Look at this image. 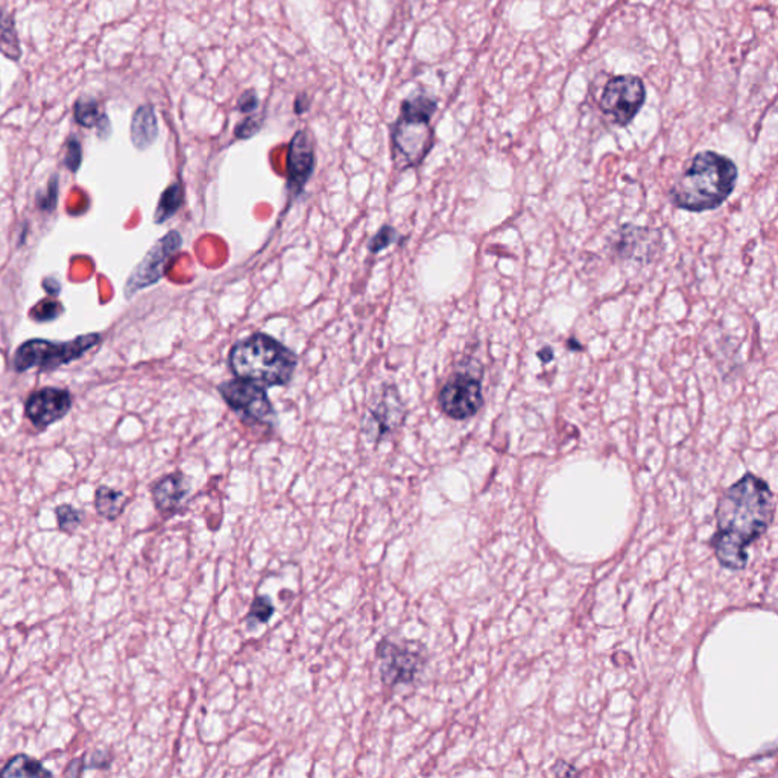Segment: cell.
I'll return each mask as SVG.
<instances>
[{"label": "cell", "instance_id": "obj_1", "mask_svg": "<svg viewBox=\"0 0 778 778\" xmlns=\"http://www.w3.org/2000/svg\"><path fill=\"white\" fill-rule=\"evenodd\" d=\"M773 517V494L762 477L748 473L730 486L719 501L712 542L719 564L745 569L748 549L763 535Z\"/></svg>", "mask_w": 778, "mask_h": 778}, {"label": "cell", "instance_id": "obj_2", "mask_svg": "<svg viewBox=\"0 0 778 778\" xmlns=\"http://www.w3.org/2000/svg\"><path fill=\"white\" fill-rule=\"evenodd\" d=\"M737 167L733 160L714 151L696 154L687 171L672 185L671 203L678 209L701 214L718 209L733 194Z\"/></svg>", "mask_w": 778, "mask_h": 778}, {"label": "cell", "instance_id": "obj_3", "mask_svg": "<svg viewBox=\"0 0 778 778\" xmlns=\"http://www.w3.org/2000/svg\"><path fill=\"white\" fill-rule=\"evenodd\" d=\"M297 356L269 334L242 339L230 352V368L239 379L262 386H284L297 368Z\"/></svg>", "mask_w": 778, "mask_h": 778}, {"label": "cell", "instance_id": "obj_4", "mask_svg": "<svg viewBox=\"0 0 778 778\" xmlns=\"http://www.w3.org/2000/svg\"><path fill=\"white\" fill-rule=\"evenodd\" d=\"M101 334H81L78 338L65 343L47 339H29L15 350L13 368L17 373L38 368L42 371H55L60 366L83 357L85 353L101 344Z\"/></svg>", "mask_w": 778, "mask_h": 778}, {"label": "cell", "instance_id": "obj_5", "mask_svg": "<svg viewBox=\"0 0 778 778\" xmlns=\"http://www.w3.org/2000/svg\"><path fill=\"white\" fill-rule=\"evenodd\" d=\"M644 99L643 81L635 75H621L605 84L599 107L616 125L626 126L639 115Z\"/></svg>", "mask_w": 778, "mask_h": 778}, {"label": "cell", "instance_id": "obj_6", "mask_svg": "<svg viewBox=\"0 0 778 778\" xmlns=\"http://www.w3.org/2000/svg\"><path fill=\"white\" fill-rule=\"evenodd\" d=\"M181 245H183V239L176 230H172L160 241L155 242L126 280L125 297L130 300L137 292L160 282L166 275L172 260L181 250Z\"/></svg>", "mask_w": 778, "mask_h": 778}, {"label": "cell", "instance_id": "obj_7", "mask_svg": "<svg viewBox=\"0 0 778 778\" xmlns=\"http://www.w3.org/2000/svg\"><path fill=\"white\" fill-rule=\"evenodd\" d=\"M375 653L380 660V678L386 686L413 683L426 663L420 644L408 646L384 639L377 644Z\"/></svg>", "mask_w": 778, "mask_h": 778}, {"label": "cell", "instance_id": "obj_8", "mask_svg": "<svg viewBox=\"0 0 778 778\" xmlns=\"http://www.w3.org/2000/svg\"><path fill=\"white\" fill-rule=\"evenodd\" d=\"M219 393L225 404L246 422L273 424L275 413L262 384L236 377L221 384Z\"/></svg>", "mask_w": 778, "mask_h": 778}, {"label": "cell", "instance_id": "obj_9", "mask_svg": "<svg viewBox=\"0 0 778 778\" xmlns=\"http://www.w3.org/2000/svg\"><path fill=\"white\" fill-rule=\"evenodd\" d=\"M434 145L431 121L400 115L393 130L395 158L404 167L418 166Z\"/></svg>", "mask_w": 778, "mask_h": 778}, {"label": "cell", "instance_id": "obj_10", "mask_svg": "<svg viewBox=\"0 0 778 778\" xmlns=\"http://www.w3.org/2000/svg\"><path fill=\"white\" fill-rule=\"evenodd\" d=\"M438 404L441 411L454 420L474 417L484 404L481 382L467 373L454 374L441 389Z\"/></svg>", "mask_w": 778, "mask_h": 778}, {"label": "cell", "instance_id": "obj_11", "mask_svg": "<svg viewBox=\"0 0 778 778\" xmlns=\"http://www.w3.org/2000/svg\"><path fill=\"white\" fill-rule=\"evenodd\" d=\"M72 404L74 399L67 389L47 386L29 395L25 404V415L34 426L43 431L65 418L70 413Z\"/></svg>", "mask_w": 778, "mask_h": 778}, {"label": "cell", "instance_id": "obj_12", "mask_svg": "<svg viewBox=\"0 0 778 778\" xmlns=\"http://www.w3.org/2000/svg\"><path fill=\"white\" fill-rule=\"evenodd\" d=\"M315 167V148L306 130H300L292 137L287 149V190L300 194L311 180Z\"/></svg>", "mask_w": 778, "mask_h": 778}, {"label": "cell", "instance_id": "obj_13", "mask_svg": "<svg viewBox=\"0 0 778 778\" xmlns=\"http://www.w3.org/2000/svg\"><path fill=\"white\" fill-rule=\"evenodd\" d=\"M370 422L374 427L373 431L377 440L389 432L395 431L404 423V414H406L397 389L394 386L384 388V394L374 408L370 409Z\"/></svg>", "mask_w": 778, "mask_h": 778}, {"label": "cell", "instance_id": "obj_14", "mask_svg": "<svg viewBox=\"0 0 778 778\" xmlns=\"http://www.w3.org/2000/svg\"><path fill=\"white\" fill-rule=\"evenodd\" d=\"M151 493L154 505L162 514H175L187 496L189 488L185 485V474L175 472L155 482Z\"/></svg>", "mask_w": 778, "mask_h": 778}, {"label": "cell", "instance_id": "obj_15", "mask_svg": "<svg viewBox=\"0 0 778 778\" xmlns=\"http://www.w3.org/2000/svg\"><path fill=\"white\" fill-rule=\"evenodd\" d=\"M158 124L153 105L137 108L131 122V142L140 151L148 149L157 140Z\"/></svg>", "mask_w": 778, "mask_h": 778}, {"label": "cell", "instance_id": "obj_16", "mask_svg": "<svg viewBox=\"0 0 778 778\" xmlns=\"http://www.w3.org/2000/svg\"><path fill=\"white\" fill-rule=\"evenodd\" d=\"M74 116L75 121L78 122L81 126H85V128H95V126H97L99 135L103 139L110 135V121L101 112V107H99L96 99H90V97H81V99H78L76 104H75Z\"/></svg>", "mask_w": 778, "mask_h": 778}, {"label": "cell", "instance_id": "obj_17", "mask_svg": "<svg viewBox=\"0 0 778 778\" xmlns=\"http://www.w3.org/2000/svg\"><path fill=\"white\" fill-rule=\"evenodd\" d=\"M128 499L122 492L108 486H99L95 494V508L104 519L116 520L125 510Z\"/></svg>", "mask_w": 778, "mask_h": 778}, {"label": "cell", "instance_id": "obj_18", "mask_svg": "<svg viewBox=\"0 0 778 778\" xmlns=\"http://www.w3.org/2000/svg\"><path fill=\"white\" fill-rule=\"evenodd\" d=\"M0 777H52V773L43 768L38 760L19 754L0 769Z\"/></svg>", "mask_w": 778, "mask_h": 778}, {"label": "cell", "instance_id": "obj_19", "mask_svg": "<svg viewBox=\"0 0 778 778\" xmlns=\"http://www.w3.org/2000/svg\"><path fill=\"white\" fill-rule=\"evenodd\" d=\"M0 54H4L6 58L13 61H19L22 56L15 17L2 8H0Z\"/></svg>", "mask_w": 778, "mask_h": 778}, {"label": "cell", "instance_id": "obj_20", "mask_svg": "<svg viewBox=\"0 0 778 778\" xmlns=\"http://www.w3.org/2000/svg\"><path fill=\"white\" fill-rule=\"evenodd\" d=\"M183 203H185V189H183L180 181H176L174 185H169L160 196L155 214H154V223L165 224L169 221L172 216H175Z\"/></svg>", "mask_w": 778, "mask_h": 778}, {"label": "cell", "instance_id": "obj_21", "mask_svg": "<svg viewBox=\"0 0 778 778\" xmlns=\"http://www.w3.org/2000/svg\"><path fill=\"white\" fill-rule=\"evenodd\" d=\"M275 613L273 601L268 596H257L251 603L250 612L245 616V622L250 625V628H254L255 625L268 623L271 617Z\"/></svg>", "mask_w": 778, "mask_h": 778}, {"label": "cell", "instance_id": "obj_22", "mask_svg": "<svg viewBox=\"0 0 778 778\" xmlns=\"http://www.w3.org/2000/svg\"><path fill=\"white\" fill-rule=\"evenodd\" d=\"M58 528L65 534H74L81 526L83 513L75 510L74 506L61 505L55 511Z\"/></svg>", "mask_w": 778, "mask_h": 778}, {"label": "cell", "instance_id": "obj_23", "mask_svg": "<svg viewBox=\"0 0 778 778\" xmlns=\"http://www.w3.org/2000/svg\"><path fill=\"white\" fill-rule=\"evenodd\" d=\"M61 314H63V304L60 302H56L55 298L52 297V295H49V297L38 303L37 306L33 307L31 318L38 321V323H47V321L56 320Z\"/></svg>", "mask_w": 778, "mask_h": 778}, {"label": "cell", "instance_id": "obj_24", "mask_svg": "<svg viewBox=\"0 0 778 778\" xmlns=\"http://www.w3.org/2000/svg\"><path fill=\"white\" fill-rule=\"evenodd\" d=\"M397 239H399V233L395 232V228L384 225V227L380 228L379 232L375 233L374 237L371 239L370 251L371 253L377 254L380 251L386 250L388 246L395 244Z\"/></svg>", "mask_w": 778, "mask_h": 778}, {"label": "cell", "instance_id": "obj_25", "mask_svg": "<svg viewBox=\"0 0 778 778\" xmlns=\"http://www.w3.org/2000/svg\"><path fill=\"white\" fill-rule=\"evenodd\" d=\"M262 125H264V115H262V113L250 115V116L246 117L245 121H242L241 124L236 126L234 135H236L237 139H250V137H253V135L259 133Z\"/></svg>", "mask_w": 778, "mask_h": 778}, {"label": "cell", "instance_id": "obj_26", "mask_svg": "<svg viewBox=\"0 0 778 778\" xmlns=\"http://www.w3.org/2000/svg\"><path fill=\"white\" fill-rule=\"evenodd\" d=\"M83 163V148L76 137H70L65 145V166L70 172H76Z\"/></svg>", "mask_w": 778, "mask_h": 778}, {"label": "cell", "instance_id": "obj_27", "mask_svg": "<svg viewBox=\"0 0 778 778\" xmlns=\"http://www.w3.org/2000/svg\"><path fill=\"white\" fill-rule=\"evenodd\" d=\"M259 105V96H257L255 90H246V92L242 93L239 101H237V110L245 113V115H253V113L257 112Z\"/></svg>", "mask_w": 778, "mask_h": 778}, {"label": "cell", "instance_id": "obj_28", "mask_svg": "<svg viewBox=\"0 0 778 778\" xmlns=\"http://www.w3.org/2000/svg\"><path fill=\"white\" fill-rule=\"evenodd\" d=\"M56 200H58V180H56V176H54L51 185H49L46 196L40 198V201H38V207L42 210L51 212L56 205Z\"/></svg>", "mask_w": 778, "mask_h": 778}, {"label": "cell", "instance_id": "obj_29", "mask_svg": "<svg viewBox=\"0 0 778 778\" xmlns=\"http://www.w3.org/2000/svg\"><path fill=\"white\" fill-rule=\"evenodd\" d=\"M311 107V99L306 96V95H300L295 99V103H294V108H295V113L297 115H303V113H306Z\"/></svg>", "mask_w": 778, "mask_h": 778}]
</instances>
